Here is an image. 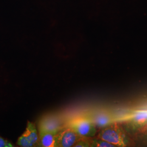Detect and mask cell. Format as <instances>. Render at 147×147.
<instances>
[{"label":"cell","mask_w":147,"mask_h":147,"mask_svg":"<svg viewBox=\"0 0 147 147\" xmlns=\"http://www.w3.org/2000/svg\"><path fill=\"white\" fill-rule=\"evenodd\" d=\"M14 147V144L9 141L0 137V147Z\"/></svg>","instance_id":"11"},{"label":"cell","mask_w":147,"mask_h":147,"mask_svg":"<svg viewBox=\"0 0 147 147\" xmlns=\"http://www.w3.org/2000/svg\"><path fill=\"white\" fill-rule=\"evenodd\" d=\"M87 117L92 121L96 128L102 129L117 122L116 117L107 111H98Z\"/></svg>","instance_id":"6"},{"label":"cell","mask_w":147,"mask_h":147,"mask_svg":"<svg viewBox=\"0 0 147 147\" xmlns=\"http://www.w3.org/2000/svg\"><path fill=\"white\" fill-rule=\"evenodd\" d=\"M74 147H89L90 144L89 142V138L81 137L80 138L78 141L75 145Z\"/></svg>","instance_id":"10"},{"label":"cell","mask_w":147,"mask_h":147,"mask_svg":"<svg viewBox=\"0 0 147 147\" xmlns=\"http://www.w3.org/2000/svg\"><path fill=\"white\" fill-rule=\"evenodd\" d=\"M121 120L129 121L133 129L142 128L147 123V110L134 111L124 117Z\"/></svg>","instance_id":"7"},{"label":"cell","mask_w":147,"mask_h":147,"mask_svg":"<svg viewBox=\"0 0 147 147\" xmlns=\"http://www.w3.org/2000/svg\"><path fill=\"white\" fill-rule=\"evenodd\" d=\"M98 137L114 145L115 147H126L129 141L126 134L119 125L114 123L109 126L102 128Z\"/></svg>","instance_id":"1"},{"label":"cell","mask_w":147,"mask_h":147,"mask_svg":"<svg viewBox=\"0 0 147 147\" xmlns=\"http://www.w3.org/2000/svg\"><path fill=\"white\" fill-rule=\"evenodd\" d=\"M66 126L71 128L81 137H93L97 132L96 127L87 116L74 119L67 123Z\"/></svg>","instance_id":"2"},{"label":"cell","mask_w":147,"mask_h":147,"mask_svg":"<svg viewBox=\"0 0 147 147\" xmlns=\"http://www.w3.org/2000/svg\"><path fill=\"white\" fill-rule=\"evenodd\" d=\"M90 147H114V145L111 144L109 142H106L99 138H89Z\"/></svg>","instance_id":"9"},{"label":"cell","mask_w":147,"mask_h":147,"mask_svg":"<svg viewBox=\"0 0 147 147\" xmlns=\"http://www.w3.org/2000/svg\"><path fill=\"white\" fill-rule=\"evenodd\" d=\"M39 133L34 123L28 121L25 131L19 137L16 144L21 147H37Z\"/></svg>","instance_id":"3"},{"label":"cell","mask_w":147,"mask_h":147,"mask_svg":"<svg viewBox=\"0 0 147 147\" xmlns=\"http://www.w3.org/2000/svg\"><path fill=\"white\" fill-rule=\"evenodd\" d=\"M66 126V123L56 115H47L43 117L39 121V131H45L57 134L61 129Z\"/></svg>","instance_id":"5"},{"label":"cell","mask_w":147,"mask_h":147,"mask_svg":"<svg viewBox=\"0 0 147 147\" xmlns=\"http://www.w3.org/2000/svg\"><path fill=\"white\" fill-rule=\"evenodd\" d=\"M142 130H143L144 131H147V123L144 126H143L142 127Z\"/></svg>","instance_id":"12"},{"label":"cell","mask_w":147,"mask_h":147,"mask_svg":"<svg viewBox=\"0 0 147 147\" xmlns=\"http://www.w3.org/2000/svg\"><path fill=\"white\" fill-rule=\"evenodd\" d=\"M56 134L45 131H39V141L37 147H55Z\"/></svg>","instance_id":"8"},{"label":"cell","mask_w":147,"mask_h":147,"mask_svg":"<svg viewBox=\"0 0 147 147\" xmlns=\"http://www.w3.org/2000/svg\"><path fill=\"white\" fill-rule=\"evenodd\" d=\"M80 137L71 128L65 126L56 134L55 147H74Z\"/></svg>","instance_id":"4"}]
</instances>
